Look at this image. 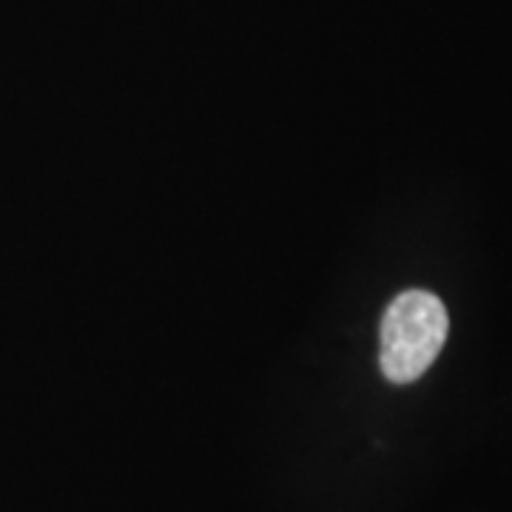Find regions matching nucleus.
Wrapping results in <instances>:
<instances>
[{"mask_svg": "<svg viewBox=\"0 0 512 512\" xmlns=\"http://www.w3.org/2000/svg\"><path fill=\"white\" fill-rule=\"evenodd\" d=\"M447 308L436 293L404 291L382 319L379 365L387 382L410 384L427 373L447 342Z\"/></svg>", "mask_w": 512, "mask_h": 512, "instance_id": "1", "label": "nucleus"}]
</instances>
